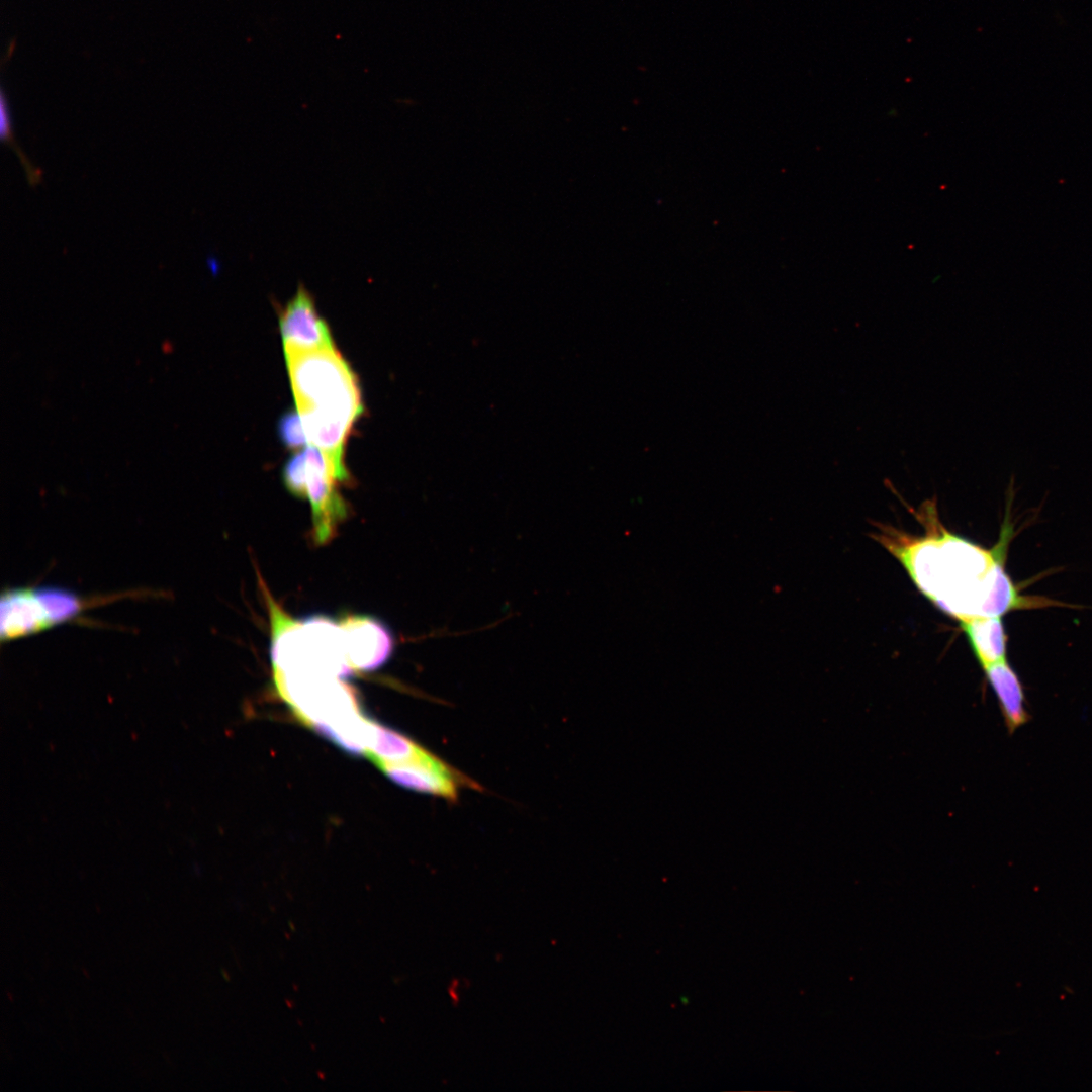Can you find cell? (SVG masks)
Listing matches in <instances>:
<instances>
[{"label": "cell", "mask_w": 1092, "mask_h": 1092, "mask_svg": "<svg viewBox=\"0 0 1092 1092\" xmlns=\"http://www.w3.org/2000/svg\"><path fill=\"white\" fill-rule=\"evenodd\" d=\"M930 506L925 509L924 536L911 537L892 528H881L877 540L939 610L960 622L974 617H1002L1016 609L1053 604L1049 599L1020 595L1006 572L1004 552L1010 532H1003L995 548L985 549L948 532L936 517L932 523Z\"/></svg>", "instance_id": "1"}, {"label": "cell", "mask_w": 1092, "mask_h": 1092, "mask_svg": "<svg viewBox=\"0 0 1092 1092\" xmlns=\"http://www.w3.org/2000/svg\"><path fill=\"white\" fill-rule=\"evenodd\" d=\"M285 359L308 443L345 465L348 433L363 412L354 372L334 347L285 354Z\"/></svg>", "instance_id": "2"}, {"label": "cell", "mask_w": 1092, "mask_h": 1092, "mask_svg": "<svg viewBox=\"0 0 1092 1092\" xmlns=\"http://www.w3.org/2000/svg\"><path fill=\"white\" fill-rule=\"evenodd\" d=\"M282 477L290 493L309 503L314 542L321 545L330 542L349 514L348 504L340 492V484L350 480L345 465L309 444L289 458Z\"/></svg>", "instance_id": "3"}, {"label": "cell", "mask_w": 1092, "mask_h": 1092, "mask_svg": "<svg viewBox=\"0 0 1092 1092\" xmlns=\"http://www.w3.org/2000/svg\"><path fill=\"white\" fill-rule=\"evenodd\" d=\"M103 599H83L51 586L7 589L1 598L2 623L11 637L20 638L73 619Z\"/></svg>", "instance_id": "4"}, {"label": "cell", "mask_w": 1092, "mask_h": 1092, "mask_svg": "<svg viewBox=\"0 0 1092 1092\" xmlns=\"http://www.w3.org/2000/svg\"><path fill=\"white\" fill-rule=\"evenodd\" d=\"M378 768L397 785L451 802L458 799L463 788L479 789L476 782L425 747L404 761Z\"/></svg>", "instance_id": "5"}, {"label": "cell", "mask_w": 1092, "mask_h": 1092, "mask_svg": "<svg viewBox=\"0 0 1092 1092\" xmlns=\"http://www.w3.org/2000/svg\"><path fill=\"white\" fill-rule=\"evenodd\" d=\"M348 661L355 671H372L391 656L395 640L389 628L368 615L349 614L338 619Z\"/></svg>", "instance_id": "6"}, {"label": "cell", "mask_w": 1092, "mask_h": 1092, "mask_svg": "<svg viewBox=\"0 0 1092 1092\" xmlns=\"http://www.w3.org/2000/svg\"><path fill=\"white\" fill-rule=\"evenodd\" d=\"M279 327L284 354L333 348L328 326L318 315L310 292L299 284L295 295L282 309Z\"/></svg>", "instance_id": "7"}, {"label": "cell", "mask_w": 1092, "mask_h": 1092, "mask_svg": "<svg viewBox=\"0 0 1092 1092\" xmlns=\"http://www.w3.org/2000/svg\"><path fill=\"white\" fill-rule=\"evenodd\" d=\"M1010 734L1029 719L1023 686L1006 659L983 668Z\"/></svg>", "instance_id": "8"}, {"label": "cell", "mask_w": 1092, "mask_h": 1092, "mask_svg": "<svg viewBox=\"0 0 1092 1092\" xmlns=\"http://www.w3.org/2000/svg\"><path fill=\"white\" fill-rule=\"evenodd\" d=\"M959 623L983 668L1006 659L1007 638L1001 617H974Z\"/></svg>", "instance_id": "9"}, {"label": "cell", "mask_w": 1092, "mask_h": 1092, "mask_svg": "<svg viewBox=\"0 0 1092 1092\" xmlns=\"http://www.w3.org/2000/svg\"><path fill=\"white\" fill-rule=\"evenodd\" d=\"M423 748L412 738L374 721L365 756L379 767L404 761Z\"/></svg>", "instance_id": "10"}, {"label": "cell", "mask_w": 1092, "mask_h": 1092, "mask_svg": "<svg viewBox=\"0 0 1092 1092\" xmlns=\"http://www.w3.org/2000/svg\"><path fill=\"white\" fill-rule=\"evenodd\" d=\"M0 132L1 139L9 146H11L18 155L20 162L26 172L28 182L31 186H35L40 183L42 177V171L35 168L30 161L26 158L24 153L20 150L12 132L11 116L9 109L8 98L3 90L0 94Z\"/></svg>", "instance_id": "11"}, {"label": "cell", "mask_w": 1092, "mask_h": 1092, "mask_svg": "<svg viewBox=\"0 0 1092 1092\" xmlns=\"http://www.w3.org/2000/svg\"><path fill=\"white\" fill-rule=\"evenodd\" d=\"M278 433L283 444L297 449L308 443L298 412L285 414L278 423Z\"/></svg>", "instance_id": "12"}]
</instances>
